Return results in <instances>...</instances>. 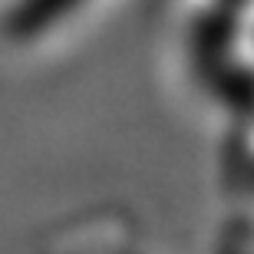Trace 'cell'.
<instances>
[{
    "instance_id": "cell-1",
    "label": "cell",
    "mask_w": 254,
    "mask_h": 254,
    "mask_svg": "<svg viewBox=\"0 0 254 254\" xmlns=\"http://www.w3.org/2000/svg\"><path fill=\"white\" fill-rule=\"evenodd\" d=\"M218 175L231 189V195L254 205V103L238 113H228Z\"/></svg>"
},
{
    "instance_id": "cell-2",
    "label": "cell",
    "mask_w": 254,
    "mask_h": 254,
    "mask_svg": "<svg viewBox=\"0 0 254 254\" xmlns=\"http://www.w3.org/2000/svg\"><path fill=\"white\" fill-rule=\"evenodd\" d=\"M211 254H254V221H241L215 245Z\"/></svg>"
}]
</instances>
